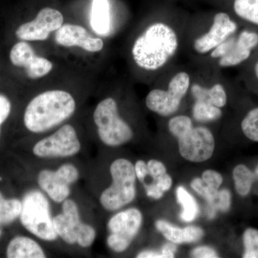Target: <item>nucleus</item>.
I'll list each match as a JSON object with an SVG mask.
<instances>
[{
    "instance_id": "nucleus-21",
    "label": "nucleus",
    "mask_w": 258,
    "mask_h": 258,
    "mask_svg": "<svg viewBox=\"0 0 258 258\" xmlns=\"http://www.w3.org/2000/svg\"><path fill=\"white\" fill-rule=\"evenodd\" d=\"M22 202L17 199L6 200L0 192V225H9L20 217Z\"/></svg>"
},
{
    "instance_id": "nucleus-2",
    "label": "nucleus",
    "mask_w": 258,
    "mask_h": 258,
    "mask_svg": "<svg viewBox=\"0 0 258 258\" xmlns=\"http://www.w3.org/2000/svg\"><path fill=\"white\" fill-rule=\"evenodd\" d=\"M178 46L179 40L175 31L165 23H157L148 27L137 39L132 55L141 69L157 71L175 54Z\"/></svg>"
},
{
    "instance_id": "nucleus-12",
    "label": "nucleus",
    "mask_w": 258,
    "mask_h": 258,
    "mask_svg": "<svg viewBox=\"0 0 258 258\" xmlns=\"http://www.w3.org/2000/svg\"><path fill=\"white\" fill-rule=\"evenodd\" d=\"M63 20L60 11L45 8L37 13L35 20L20 25L15 34L19 39L25 41H42L48 38L50 32L60 29Z\"/></svg>"
},
{
    "instance_id": "nucleus-19",
    "label": "nucleus",
    "mask_w": 258,
    "mask_h": 258,
    "mask_svg": "<svg viewBox=\"0 0 258 258\" xmlns=\"http://www.w3.org/2000/svg\"><path fill=\"white\" fill-rule=\"evenodd\" d=\"M176 199L183 208L180 215L181 220L186 222H192L199 214V206L196 200L183 186H179L176 189Z\"/></svg>"
},
{
    "instance_id": "nucleus-3",
    "label": "nucleus",
    "mask_w": 258,
    "mask_h": 258,
    "mask_svg": "<svg viewBox=\"0 0 258 258\" xmlns=\"http://www.w3.org/2000/svg\"><path fill=\"white\" fill-rule=\"evenodd\" d=\"M171 134L178 139L181 157L191 162L208 160L215 151L213 134L205 127L194 128L191 118L177 115L169 122Z\"/></svg>"
},
{
    "instance_id": "nucleus-38",
    "label": "nucleus",
    "mask_w": 258,
    "mask_h": 258,
    "mask_svg": "<svg viewBox=\"0 0 258 258\" xmlns=\"http://www.w3.org/2000/svg\"><path fill=\"white\" fill-rule=\"evenodd\" d=\"M254 71H255L256 76H257L258 79V62L256 64L255 68H254Z\"/></svg>"
},
{
    "instance_id": "nucleus-37",
    "label": "nucleus",
    "mask_w": 258,
    "mask_h": 258,
    "mask_svg": "<svg viewBox=\"0 0 258 258\" xmlns=\"http://www.w3.org/2000/svg\"><path fill=\"white\" fill-rule=\"evenodd\" d=\"M138 258H163V255L159 252L152 250H145L140 252L137 256Z\"/></svg>"
},
{
    "instance_id": "nucleus-32",
    "label": "nucleus",
    "mask_w": 258,
    "mask_h": 258,
    "mask_svg": "<svg viewBox=\"0 0 258 258\" xmlns=\"http://www.w3.org/2000/svg\"><path fill=\"white\" fill-rule=\"evenodd\" d=\"M11 103L6 96L0 94V126L9 116Z\"/></svg>"
},
{
    "instance_id": "nucleus-14",
    "label": "nucleus",
    "mask_w": 258,
    "mask_h": 258,
    "mask_svg": "<svg viewBox=\"0 0 258 258\" xmlns=\"http://www.w3.org/2000/svg\"><path fill=\"white\" fill-rule=\"evenodd\" d=\"M236 30L237 24L231 20L227 13H217L214 17L213 24L210 31L195 40V50L198 53H207L225 41Z\"/></svg>"
},
{
    "instance_id": "nucleus-11",
    "label": "nucleus",
    "mask_w": 258,
    "mask_h": 258,
    "mask_svg": "<svg viewBox=\"0 0 258 258\" xmlns=\"http://www.w3.org/2000/svg\"><path fill=\"white\" fill-rule=\"evenodd\" d=\"M79 171L71 164H64L56 171L45 169L38 175L39 186L56 203H63L70 195V185L77 181Z\"/></svg>"
},
{
    "instance_id": "nucleus-7",
    "label": "nucleus",
    "mask_w": 258,
    "mask_h": 258,
    "mask_svg": "<svg viewBox=\"0 0 258 258\" xmlns=\"http://www.w3.org/2000/svg\"><path fill=\"white\" fill-rule=\"evenodd\" d=\"M62 208V213L52 219L57 236L66 243H77L83 248L92 245L96 237V230L92 226L81 221L77 204L66 199Z\"/></svg>"
},
{
    "instance_id": "nucleus-8",
    "label": "nucleus",
    "mask_w": 258,
    "mask_h": 258,
    "mask_svg": "<svg viewBox=\"0 0 258 258\" xmlns=\"http://www.w3.org/2000/svg\"><path fill=\"white\" fill-rule=\"evenodd\" d=\"M189 85L190 78L186 73L176 74L169 82L167 91L154 89L149 92L146 98L147 108L161 116L174 114L179 109Z\"/></svg>"
},
{
    "instance_id": "nucleus-35",
    "label": "nucleus",
    "mask_w": 258,
    "mask_h": 258,
    "mask_svg": "<svg viewBox=\"0 0 258 258\" xmlns=\"http://www.w3.org/2000/svg\"><path fill=\"white\" fill-rule=\"evenodd\" d=\"M171 185H172V179L170 175L166 173L159 176L156 183V186L164 193L170 189Z\"/></svg>"
},
{
    "instance_id": "nucleus-28",
    "label": "nucleus",
    "mask_w": 258,
    "mask_h": 258,
    "mask_svg": "<svg viewBox=\"0 0 258 258\" xmlns=\"http://www.w3.org/2000/svg\"><path fill=\"white\" fill-rule=\"evenodd\" d=\"M231 205V195L227 189L219 191L216 200L213 203L208 204V215L210 219L214 218L216 215L217 210L222 212L228 211Z\"/></svg>"
},
{
    "instance_id": "nucleus-26",
    "label": "nucleus",
    "mask_w": 258,
    "mask_h": 258,
    "mask_svg": "<svg viewBox=\"0 0 258 258\" xmlns=\"http://www.w3.org/2000/svg\"><path fill=\"white\" fill-rule=\"evenodd\" d=\"M203 180L207 185L208 191V203H212L216 200L219 188L221 186L223 178L220 173L214 170H206L203 174Z\"/></svg>"
},
{
    "instance_id": "nucleus-23",
    "label": "nucleus",
    "mask_w": 258,
    "mask_h": 258,
    "mask_svg": "<svg viewBox=\"0 0 258 258\" xmlns=\"http://www.w3.org/2000/svg\"><path fill=\"white\" fill-rule=\"evenodd\" d=\"M222 114L220 108L210 103L196 101L194 105V118L198 121L208 122L216 120L222 116Z\"/></svg>"
},
{
    "instance_id": "nucleus-5",
    "label": "nucleus",
    "mask_w": 258,
    "mask_h": 258,
    "mask_svg": "<svg viewBox=\"0 0 258 258\" xmlns=\"http://www.w3.org/2000/svg\"><path fill=\"white\" fill-rule=\"evenodd\" d=\"M20 218L25 228L41 240L54 241L58 237L54 228L48 200L40 191L32 190L25 195Z\"/></svg>"
},
{
    "instance_id": "nucleus-22",
    "label": "nucleus",
    "mask_w": 258,
    "mask_h": 258,
    "mask_svg": "<svg viewBox=\"0 0 258 258\" xmlns=\"http://www.w3.org/2000/svg\"><path fill=\"white\" fill-rule=\"evenodd\" d=\"M233 179L237 192L241 196L248 195L254 181L253 173L247 166L240 164L234 169Z\"/></svg>"
},
{
    "instance_id": "nucleus-15",
    "label": "nucleus",
    "mask_w": 258,
    "mask_h": 258,
    "mask_svg": "<svg viewBox=\"0 0 258 258\" xmlns=\"http://www.w3.org/2000/svg\"><path fill=\"white\" fill-rule=\"evenodd\" d=\"M55 40L62 46H78L92 52H99L104 45L101 39L93 38L83 27L71 24L62 25L56 32Z\"/></svg>"
},
{
    "instance_id": "nucleus-9",
    "label": "nucleus",
    "mask_w": 258,
    "mask_h": 258,
    "mask_svg": "<svg viewBox=\"0 0 258 258\" xmlns=\"http://www.w3.org/2000/svg\"><path fill=\"white\" fill-rule=\"evenodd\" d=\"M142 213L138 209L122 211L111 217L108 223L109 235L107 237L108 247L116 252L128 249L142 225Z\"/></svg>"
},
{
    "instance_id": "nucleus-6",
    "label": "nucleus",
    "mask_w": 258,
    "mask_h": 258,
    "mask_svg": "<svg viewBox=\"0 0 258 258\" xmlns=\"http://www.w3.org/2000/svg\"><path fill=\"white\" fill-rule=\"evenodd\" d=\"M93 119L100 139L107 146L118 147L133 138L132 129L118 115V106L113 98H107L98 103Z\"/></svg>"
},
{
    "instance_id": "nucleus-39",
    "label": "nucleus",
    "mask_w": 258,
    "mask_h": 258,
    "mask_svg": "<svg viewBox=\"0 0 258 258\" xmlns=\"http://www.w3.org/2000/svg\"><path fill=\"white\" fill-rule=\"evenodd\" d=\"M254 176L258 178V166L256 168L255 172H254Z\"/></svg>"
},
{
    "instance_id": "nucleus-36",
    "label": "nucleus",
    "mask_w": 258,
    "mask_h": 258,
    "mask_svg": "<svg viewBox=\"0 0 258 258\" xmlns=\"http://www.w3.org/2000/svg\"><path fill=\"white\" fill-rule=\"evenodd\" d=\"M176 251V244L170 242L169 243H166L163 246L161 253L163 255V258L174 257V253H175Z\"/></svg>"
},
{
    "instance_id": "nucleus-27",
    "label": "nucleus",
    "mask_w": 258,
    "mask_h": 258,
    "mask_svg": "<svg viewBox=\"0 0 258 258\" xmlns=\"http://www.w3.org/2000/svg\"><path fill=\"white\" fill-rule=\"evenodd\" d=\"M241 127L247 138L258 142V108L247 113L241 123Z\"/></svg>"
},
{
    "instance_id": "nucleus-4",
    "label": "nucleus",
    "mask_w": 258,
    "mask_h": 258,
    "mask_svg": "<svg viewBox=\"0 0 258 258\" xmlns=\"http://www.w3.org/2000/svg\"><path fill=\"white\" fill-rule=\"evenodd\" d=\"M113 183L102 192L100 203L109 211L119 210L132 203L136 197L135 167L125 159H116L110 167Z\"/></svg>"
},
{
    "instance_id": "nucleus-33",
    "label": "nucleus",
    "mask_w": 258,
    "mask_h": 258,
    "mask_svg": "<svg viewBox=\"0 0 258 258\" xmlns=\"http://www.w3.org/2000/svg\"><path fill=\"white\" fill-rule=\"evenodd\" d=\"M191 257L197 258H216L218 257L217 252L210 247L203 246L197 247L191 252Z\"/></svg>"
},
{
    "instance_id": "nucleus-13",
    "label": "nucleus",
    "mask_w": 258,
    "mask_h": 258,
    "mask_svg": "<svg viewBox=\"0 0 258 258\" xmlns=\"http://www.w3.org/2000/svg\"><path fill=\"white\" fill-rule=\"evenodd\" d=\"M10 60L15 66L24 68L30 79H37L46 76L52 71V63L45 57H39L28 43L15 44L10 54Z\"/></svg>"
},
{
    "instance_id": "nucleus-30",
    "label": "nucleus",
    "mask_w": 258,
    "mask_h": 258,
    "mask_svg": "<svg viewBox=\"0 0 258 258\" xmlns=\"http://www.w3.org/2000/svg\"><path fill=\"white\" fill-rule=\"evenodd\" d=\"M237 40L249 50H252L258 45V34L255 32L243 31L241 32Z\"/></svg>"
},
{
    "instance_id": "nucleus-31",
    "label": "nucleus",
    "mask_w": 258,
    "mask_h": 258,
    "mask_svg": "<svg viewBox=\"0 0 258 258\" xmlns=\"http://www.w3.org/2000/svg\"><path fill=\"white\" fill-rule=\"evenodd\" d=\"M185 242L191 243L201 240L204 235V231L196 226H188L185 227Z\"/></svg>"
},
{
    "instance_id": "nucleus-10",
    "label": "nucleus",
    "mask_w": 258,
    "mask_h": 258,
    "mask_svg": "<svg viewBox=\"0 0 258 258\" xmlns=\"http://www.w3.org/2000/svg\"><path fill=\"white\" fill-rule=\"evenodd\" d=\"M81 147L76 129L66 124L50 137L37 142L32 151L37 157L62 158L76 155Z\"/></svg>"
},
{
    "instance_id": "nucleus-20",
    "label": "nucleus",
    "mask_w": 258,
    "mask_h": 258,
    "mask_svg": "<svg viewBox=\"0 0 258 258\" xmlns=\"http://www.w3.org/2000/svg\"><path fill=\"white\" fill-rule=\"evenodd\" d=\"M250 53L251 50L235 39L225 55L220 57L219 64L224 68L237 66L247 60Z\"/></svg>"
},
{
    "instance_id": "nucleus-40",
    "label": "nucleus",
    "mask_w": 258,
    "mask_h": 258,
    "mask_svg": "<svg viewBox=\"0 0 258 258\" xmlns=\"http://www.w3.org/2000/svg\"><path fill=\"white\" fill-rule=\"evenodd\" d=\"M2 235V230H1V229H0V236H1Z\"/></svg>"
},
{
    "instance_id": "nucleus-34",
    "label": "nucleus",
    "mask_w": 258,
    "mask_h": 258,
    "mask_svg": "<svg viewBox=\"0 0 258 258\" xmlns=\"http://www.w3.org/2000/svg\"><path fill=\"white\" fill-rule=\"evenodd\" d=\"M235 39L234 37H230V38L229 37L225 41L222 42L218 46L213 49L211 53L212 57L213 58H220L222 56L225 55L226 52L228 51Z\"/></svg>"
},
{
    "instance_id": "nucleus-24",
    "label": "nucleus",
    "mask_w": 258,
    "mask_h": 258,
    "mask_svg": "<svg viewBox=\"0 0 258 258\" xmlns=\"http://www.w3.org/2000/svg\"><path fill=\"white\" fill-rule=\"evenodd\" d=\"M234 10L241 18L258 25V0H235Z\"/></svg>"
},
{
    "instance_id": "nucleus-1",
    "label": "nucleus",
    "mask_w": 258,
    "mask_h": 258,
    "mask_svg": "<svg viewBox=\"0 0 258 258\" xmlns=\"http://www.w3.org/2000/svg\"><path fill=\"white\" fill-rule=\"evenodd\" d=\"M76 110L74 97L66 91L52 90L37 95L27 106L25 126L33 133H42L69 118Z\"/></svg>"
},
{
    "instance_id": "nucleus-25",
    "label": "nucleus",
    "mask_w": 258,
    "mask_h": 258,
    "mask_svg": "<svg viewBox=\"0 0 258 258\" xmlns=\"http://www.w3.org/2000/svg\"><path fill=\"white\" fill-rule=\"evenodd\" d=\"M156 227L170 242L175 244L186 243L184 229L171 225L164 220H158L156 222Z\"/></svg>"
},
{
    "instance_id": "nucleus-17",
    "label": "nucleus",
    "mask_w": 258,
    "mask_h": 258,
    "mask_svg": "<svg viewBox=\"0 0 258 258\" xmlns=\"http://www.w3.org/2000/svg\"><path fill=\"white\" fill-rule=\"evenodd\" d=\"M91 25L93 31L107 35L111 29L109 0H93L91 6Z\"/></svg>"
},
{
    "instance_id": "nucleus-29",
    "label": "nucleus",
    "mask_w": 258,
    "mask_h": 258,
    "mask_svg": "<svg viewBox=\"0 0 258 258\" xmlns=\"http://www.w3.org/2000/svg\"><path fill=\"white\" fill-rule=\"evenodd\" d=\"M244 258H258V230L247 229L243 235Z\"/></svg>"
},
{
    "instance_id": "nucleus-16",
    "label": "nucleus",
    "mask_w": 258,
    "mask_h": 258,
    "mask_svg": "<svg viewBox=\"0 0 258 258\" xmlns=\"http://www.w3.org/2000/svg\"><path fill=\"white\" fill-rule=\"evenodd\" d=\"M8 258L46 257L40 244L28 237H16L10 241L7 248Z\"/></svg>"
},
{
    "instance_id": "nucleus-18",
    "label": "nucleus",
    "mask_w": 258,
    "mask_h": 258,
    "mask_svg": "<svg viewBox=\"0 0 258 258\" xmlns=\"http://www.w3.org/2000/svg\"><path fill=\"white\" fill-rule=\"evenodd\" d=\"M196 101L210 103L213 106L222 108L227 103V94L221 84L214 85L210 88H205L199 84L193 85L191 89Z\"/></svg>"
}]
</instances>
